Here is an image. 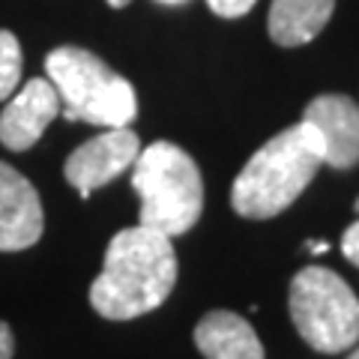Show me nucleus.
<instances>
[{"mask_svg":"<svg viewBox=\"0 0 359 359\" xmlns=\"http://www.w3.org/2000/svg\"><path fill=\"white\" fill-rule=\"evenodd\" d=\"M177 252L171 237L135 224L108 243L102 273L90 285V306L108 320L141 318L171 297Z\"/></svg>","mask_w":359,"mask_h":359,"instance_id":"nucleus-1","label":"nucleus"},{"mask_svg":"<svg viewBox=\"0 0 359 359\" xmlns=\"http://www.w3.org/2000/svg\"><path fill=\"white\" fill-rule=\"evenodd\" d=\"M323 165L318 138L306 123H297L269 138L243 165L231 186V207L243 219H273L306 192Z\"/></svg>","mask_w":359,"mask_h":359,"instance_id":"nucleus-2","label":"nucleus"},{"mask_svg":"<svg viewBox=\"0 0 359 359\" xmlns=\"http://www.w3.org/2000/svg\"><path fill=\"white\" fill-rule=\"evenodd\" d=\"M132 189L141 198L138 224L165 237L189 233L204 210V180L198 162L171 141H156L132 165Z\"/></svg>","mask_w":359,"mask_h":359,"instance_id":"nucleus-3","label":"nucleus"},{"mask_svg":"<svg viewBox=\"0 0 359 359\" xmlns=\"http://www.w3.org/2000/svg\"><path fill=\"white\" fill-rule=\"evenodd\" d=\"M45 72L60 96V111L66 120L120 129L129 126L138 114L135 87L87 48L78 45L54 48L45 57Z\"/></svg>","mask_w":359,"mask_h":359,"instance_id":"nucleus-4","label":"nucleus"},{"mask_svg":"<svg viewBox=\"0 0 359 359\" xmlns=\"http://www.w3.org/2000/svg\"><path fill=\"white\" fill-rule=\"evenodd\" d=\"M290 320L318 353H341L359 341V299L339 273L306 266L290 282Z\"/></svg>","mask_w":359,"mask_h":359,"instance_id":"nucleus-5","label":"nucleus"},{"mask_svg":"<svg viewBox=\"0 0 359 359\" xmlns=\"http://www.w3.org/2000/svg\"><path fill=\"white\" fill-rule=\"evenodd\" d=\"M138 153H141V138L129 126L105 129L102 135H96V138L84 141L78 150H72V156L63 165V177L87 201L93 189L111 183L126 168H132Z\"/></svg>","mask_w":359,"mask_h":359,"instance_id":"nucleus-6","label":"nucleus"},{"mask_svg":"<svg viewBox=\"0 0 359 359\" xmlns=\"http://www.w3.org/2000/svg\"><path fill=\"white\" fill-rule=\"evenodd\" d=\"M302 123L314 132L323 165L351 171L359 165V105L344 93H323L309 102Z\"/></svg>","mask_w":359,"mask_h":359,"instance_id":"nucleus-7","label":"nucleus"},{"mask_svg":"<svg viewBox=\"0 0 359 359\" xmlns=\"http://www.w3.org/2000/svg\"><path fill=\"white\" fill-rule=\"evenodd\" d=\"M45 228L42 201L33 183L13 165L0 162V252L36 245Z\"/></svg>","mask_w":359,"mask_h":359,"instance_id":"nucleus-8","label":"nucleus"},{"mask_svg":"<svg viewBox=\"0 0 359 359\" xmlns=\"http://www.w3.org/2000/svg\"><path fill=\"white\" fill-rule=\"evenodd\" d=\"M60 114V96L48 78H30V81L9 96L0 114V144L6 150H30L42 138L48 123Z\"/></svg>","mask_w":359,"mask_h":359,"instance_id":"nucleus-9","label":"nucleus"},{"mask_svg":"<svg viewBox=\"0 0 359 359\" xmlns=\"http://www.w3.org/2000/svg\"><path fill=\"white\" fill-rule=\"evenodd\" d=\"M195 347L207 359H264L255 327L233 311H207L195 327Z\"/></svg>","mask_w":359,"mask_h":359,"instance_id":"nucleus-10","label":"nucleus"},{"mask_svg":"<svg viewBox=\"0 0 359 359\" xmlns=\"http://www.w3.org/2000/svg\"><path fill=\"white\" fill-rule=\"evenodd\" d=\"M335 0H273L266 18L269 39L282 48L311 42L330 25Z\"/></svg>","mask_w":359,"mask_h":359,"instance_id":"nucleus-11","label":"nucleus"},{"mask_svg":"<svg viewBox=\"0 0 359 359\" xmlns=\"http://www.w3.org/2000/svg\"><path fill=\"white\" fill-rule=\"evenodd\" d=\"M18 81H21V45L15 33L0 30V102H6L15 93Z\"/></svg>","mask_w":359,"mask_h":359,"instance_id":"nucleus-12","label":"nucleus"},{"mask_svg":"<svg viewBox=\"0 0 359 359\" xmlns=\"http://www.w3.org/2000/svg\"><path fill=\"white\" fill-rule=\"evenodd\" d=\"M257 0H207V6L222 18H240L245 13H252V6Z\"/></svg>","mask_w":359,"mask_h":359,"instance_id":"nucleus-13","label":"nucleus"},{"mask_svg":"<svg viewBox=\"0 0 359 359\" xmlns=\"http://www.w3.org/2000/svg\"><path fill=\"white\" fill-rule=\"evenodd\" d=\"M341 252H344V257H347V261H351L353 266H359V219L344 231V237H341Z\"/></svg>","mask_w":359,"mask_h":359,"instance_id":"nucleus-14","label":"nucleus"},{"mask_svg":"<svg viewBox=\"0 0 359 359\" xmlns=\"http://www.w3.org/2000/svg\"><path fill=\"white\" fill-rule=\"evenodd\" d=\"M13 351H15L13 330H9V323L0 320V359H13Z\"/></svg>","mask_w":359,"mask_h":359,"instance_id":"nucleus-15","label":"nucleus"},{"mask_svg":"<svg viewBox=\"0 0 359 359\" xmlns=\"http://www.w3.org/2000/svg\"><path fill=\"white\" fill-rule=\"evenodd\" d=\"M306 249L314 252V255H323V252L330 249V245H327V243H306Z\"/></svg>","mask_w":359,"mask_h":359,"instance_id":"nucleus-16","label":"nucleus"},{"mask_svg":"<svg viewBox=\"0 0 359 359\" xmlns=\"http://www.w3.org/2000/svg\"><path fill=\"white\" fill-rule=\"evenodd\" d=\"M108 4H111V6H114V9H123V6H129V4H132V0H108Z\"/></svg>","mask_w":359,"mask_h":359,"instance_id":"nucleus-17","label":"nucleus"},{"mask_svg":"<svg viewBox=\"0 0 359 359\" xmlns=\"http://www.w3.org/2000/svg\"><path fill=\"white\" fill-rule=\"evenodd\" d=\"M159 4H165V6H180V4H186V0H159Z\"/></svg>","mask_w":359,"mask_h":359,"instance_id":"nucleus-18","label":"nucleus"},{"mask_svg":"<svg viewBox=\"0 0 359 359\" xmlns=\"http://www.w3.org/2000/svg\"><path fill=\"white\" fill-rule=\"evenodd\" d=\"M347 359H359V347H356V351H353L351 356H347Z\"/></svg>","mask_w":359,"mask_h":359,"instance_id":"nucleus-19","label":"nucleus"},{"mask_svg":"<svg viewBox=\"0 0 359 359\" xmlns=\"http://www.w3.org/2000/svg\"><path fill=\"white\" fill-rule=\"evenodd\" d=\"M356 212H359V198H356Z\"/></svg>","mask_w":359,"mask_h":359,"instance_id":"nucleus-20","label":"nucleus"}]
</instances>
